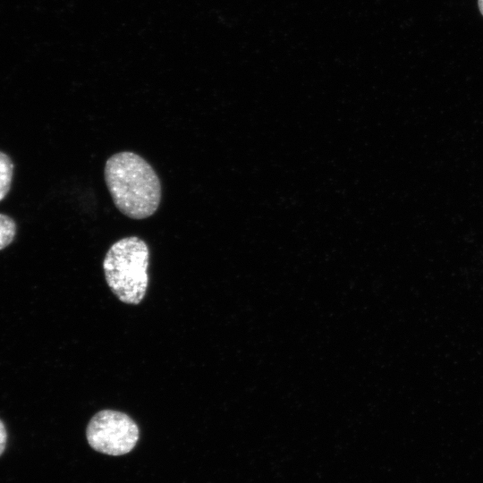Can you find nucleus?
<instances>
[{"label": "nucleus", "instance_id": "obj_1", "mask_svg": "<svg viewBox=\"0 0 483 483\" xmlns=\"http://www.w3.org/2000/svg\"><path fill=\"white\" fill-rule=\"evenodd\" d=\"M104 176L117 209L131 219H145L156 213L161 197V182L151 165L131 151L112 155L106 162Z\"/></svg>", "mask_w": 483, "mask_h": 483}, {"label": "nucleus", "instance_id": "obj_2", "mask_svg": "<svg viewBox=\"0 0 483 483\" xmlns=\"http://www.w3.org/2000/svg\"><path fill=\"white\" fill-rule=\"evenodd\" d=\"M148 263V246L138 236L123 238L109 248L103 261L104 274L110 290L122 302L137 305L143 300Z\"/></svg>", "mask_w": 483, "mask_h": 483}, {"label": "nucleus", "instance_id": "obj_3", "mask_svg": "<svg viewBox=\"0 0 483 483\" xmlns=\"http://www.w3.org/2000/svg\"><path fill=\"white\" fill-rule=\"evenodd\" d=\"M86 436L94 450L117 456L128 453L135 447L140 429L129 415L122 411L103 410L90 419Z\"/></svg>", "mask_w": 483, "mask_h": 483}, {"label": "nucleus", "instance_id": "obj_4", "mask_svg": "<svg viewBox=\"0 0 483 483\" xmlns=\"http://www.w3.org/2000/svg\"><path fill=\"white\" fill-rule=\"evenodd\" d=\"M13 168L11 157L0 151V201L6 197L11 189Z\"/></svg>", "mask_w": 483, "mask_h": 483}, {"label": "nucleus", "instance_id": "obj_5", "mask_svg": "<svg viewBox=\"0 0 483 483\" xmlns=\"http://www.w3.org/2000/svg\"><path fill=\"white\" fill-rule=\"evenodd\" d=\"M16 224L14 220L0 213V250L12 243L16 235Z\"/></svg>", "mask_w": 483, "mask_h": 483}, {"label": "nucleus", "instance_id": "obj_6", "mask_svg": "<svg viewBox=\"0 0 483 483\" xmlns=\"http://www.w3.org/2000/svg\"><path fill=\"white\" fill-rule=\"evenodd\" d=\"M7 442V431L2 419H0V456L4 452Z\"/></svg>", "mask_w": 483, "mask_h": 483}, {"label": "nucleus", "instance_id": "obj_7", "mask_svg": "<svg viewBox=\"0 0 483 483\" xmlns=\"http://www.w3.org/2000/svg\"><path fill=\"white\" fill-rule=\"evenodd\" d=\"M478 4L480 13L483 15V0H478Z\"/></svg>", "mask_w": 483, "mask_h": 483}]
</instances>
